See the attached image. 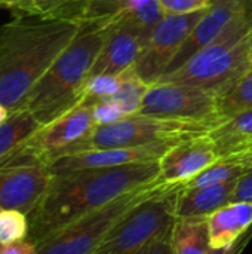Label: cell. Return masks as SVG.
<instances>
[{
  "label": "cell",
  "instance_id": "cell-29",
  "mask_svg": "<svg viewBox=\"0 0 252 254\" xmlns=\"http://www.w3.org/2000/svg\"><path fill=\"white\" fill-rule=\"evenodd\" d=\"M233 202H250L252 204V171L245 173L235 186Z\"/></svg>",
  "mask_w": 252,
  "mask_h": 254
},
{
  "label": "cell",
  "instance_id": "cell-18",
  "mask_svg": "<svg viewBox=\"0 0 252 254\" xmlns=\"http://www.w3.org/2000/svg\"><path fill=\"white\" fill-rule=\"evenodd\" d=\"M221 158L252 147V109L221 121L209 132Z\"/></svg>",
  "mask_w": 252,
  "mask_h": 254
},
{
  "label": "cell",
  "instance_id": "cell-20",
  "mask_svg": "<svg viewBox=\"0 0 252 254\" xmlns=\"http://www.w3.org/2000/svg\"><path fill=\"white\" fill-rule=\"evenodd\" d=\"M88 0H19L12 15H30L45 19H71L82 24Z\"/></svg>",
  "mask_w": 252,
  "mask_h": 254
},
{
  "label": "cell",
  "instance_id": "cell-30",
  "mask_svg": "<svg viewBox=\"0 0 252 254\" xmlns=\"http://www.w3.org/2000/svg\"><path fill=\"white\" fill-rule=\"evenodd\" d=\"M138 254H174L172 249V229L162 235L160 238L154 240L146 249H143Z\"/></svg>",
  "mask_w": 252,
  "mask_h": 254
},
{
  "label": "cell",
  "instance_id": "cell-35",
  "mask_svg": "<svg viewBox=\"0 0 252 254\" xmlns=\"http://www.w3.org/2000/svg\"><path fill=\"white\" fill-rule=\"evenodd\" d=\"M19 0H0V7H6V9H10L13 7Z\"/></svg>",
  "mask_w": 252,
  "mask_h": 254
},
{
  "label": "cell",
  "instance_id": "cell-25",
  "mask_svg": "<svg viewBox=\"0 0 252 254\" xmlns=\"http://www.w3.org/2000/svg\"><path fill=\"white\" fill-rule=\"evenodd\" d=\"M28 217L18 210H3L0 214V244H13L28 237Z\"/></svg>",
  "mask_w": 252,
  "mask_h": 254
},
{
  "label": "cell",
  "instance_id": "cell-8",
  "mask_svg": "<svg viewBox=\"0 0 252 254\" xmlns=\"http://www.w3.org/2000/svg\"><path fill=\"white\" fill-rule=\"evenodd\" d=\"M92 103L83 98L76 107L42 125L0 168L22 165H50L55 159L74 153L95 129Z\"/></svg>",
  "mask_w": 252,
  "mask_h": 254
},
{
  "label": "cell",
  "instance_id": "cell-23",
  "mask_svg": "<svg viewBox=\"0 0 252 254\" xmlns=\"http://www.w3.org/2000/svg\"><path fill=\"white\" fill-rule=\"evenodd\" d=\"M247 170L233 161L230 156H223L212 165H209L206 170H203L201 174L189 180L183 185L186 189H198V188H209V186H220L226 183H232L239 180Z\"/></svg>",
  "mask_w": 252,
  "mask_h": 254
},
{
  "label": "cell",
  "instance_id": "cell-21",
  "mask_svg": "<svg viewBox=\"0 0 252 254\" xmlns=\"http://www.w3.org/2000/svg\"><path fill=\"white\" fill-rule=\"evenodd\" d=\"M42 125L25 109L9 115L7 121L0 125V165L12 156Z\"/></svg>",
  "mask_w": 252,
  "mask_h": 254
},
{
  "label": "cell",
  "instance_id": "cell-10",
  "mask_svg": "<svg viewBox=\"0 0 252 254\" xmlns=\"http://www.w3.org/2000/svg\"><path fill=\"white\" fill-rule=\"evenodd\" d=\"M205 10L189 15H165L157 22L134 65V71L144 83L151 85L166 73Z\"/></svg>",
  "mask_w": 252,
  "mask_h": 254
},
{
  "label": "cell",
  "instance_id": "cell-5",
  "mask_svg": "<svg viewBox=\"0 0 252 254\" xmlns=\"http://www.w3.org/2000/svg\"><path fill=\"white\" fill-rule=\"evenodd\" d=\"M183 185H162L125 214L95 254H138L174 228L178 193Z\"/></svg>",
  "mask_w": 252,
  "mask_h": 254
},
{
  "label": "cell",
  "instance_id": "cell-36",
  "mask_svg": "<svg viewBox=\"0 0 252 254\" xmlns=\"http://www.w3.org/2000/svg\"><path fill=\"white\" fill-rule=\"evenodd\" d=\"M247 9H248V13L252 16V0H247Z\"/></svg>",
  "mask_w": 252,
  "mask_h": 254
},
{
  "label": "cell",
  "instance_id": "cell-33",
  "mask_svg": "<svg viewBox=\"0 0 252 254\" xmlns=\"http://www.w3.org/2000/svg\"><path fill=\"white\" fill-rule=\"evenodd\" d=\"M227 156H230L233 161L241 164L247 170V173L252 171V147L244 149L241 152H236V153H232V155H227Z\"/></svg>",
  "mask_w": 252,
  "mask_h": 254
},
{
  "label": "cell",
  "instance_id": "cell-27",
  "mask_svg": "<svg viewBox=\"0 0 252 254\" xmlns=\"http://www.w3.org/2000/svg\"><path fill=\"white\" fill-rule=\"evenodd\" d=\"M89 101L92 103V115H94V121H95L97 127L116 124L126 118V115L122 112V109L111 98L89 100Z\"/></svg>",
  "mask_w": 252,
  "mask_h": 254
},
{
  "label": "cell",
  "instance_id": "cell-26",
  "mask_svg": "<svg viewBox=\"0 0 252 254\" xmlns=\"http://www.w3.org/2000/svg\"><path fill=\"white\" fill-rule=\"evenodd\" d=\"M123 74H117V76L101 74V76L89 77L88 82H86V85H85L83 98L102 100V98H111V97H114L117 94V91L120 89V86H122Z\"/></svg>",
  "mask_w": 252,
  "mask_h": 254
},
{
  "label": "cell",
  "instance_id": "cell-22",
  "mask_svg": "<svg viewBox=\"0 0 252 254\" xmlns=\"http://www.w3.org/2000/svg\"><path fill=\"white\" fill-rule=\"evenodd\" d=\"M252 109V65L218 95L217 110L220 122Z\"/></svg>",
  "mask_w": 252,
  "mask_h": 254
},
{
  "label": "cell",
  "instance_id": "cell-28",
  "mask_svg": "<svg viewBox=\"0 0 252 254\" xmlns=\"http://www.w3.org/2000/svg\"><path fill=\"white\" fill-rule=\"evenodd\" d=\"M165 15H189L208 9L214 0H159Z\"/></svg>",
  "mask_w": 252,
  "mask_h": 254
},
{
  "label": "cell",
  "instance_id": "cell-2",
  "mask_svg": "<svg viewBox=\"0 0 252 254\" xmlns=\"http://www.w3.org/2000/svg\"><path fill=\"white\" fill-rule=\"evenodd\" d=\"M83 24L12 15L0 25V104L10 113L22 109L28 94Z\"/></svg>",
  "mask_w": 252,
  "mask_h": 254
},
{
  "label": "cell",
  "instance_id": "cell-4",
  "mask_svg": "<svg viewBox=\"0 0 252 254\" xmlns=\"http://www.w3.org/2000/svg\"><path fill=\"white\" fill-rule=\"evenodd\" d=\"M251 15H239L212 43L159 80L223 94L251 67Z\"/></svg>",
  "mask_w": 252,
  "mask_h": 254
},
{
  "label": "cell",
  "instance_id": "cell-13",
  "mask_svg": "<svg viewBox=\"0 0 252 254\" xmlns=\"http://www.w3.org/2000/svg\"><path fill=\"white\" fill-rule=\"evenodd\" d=\"M52 180L48 165L0 168V208L30 214L45 196Z\"/></svg>",
  "mask_w": 252,
  "mask_h": 254
},
{
  "label": "cell",
  "instance_id": "cell-3",
  "mask_svg": "<svg viewBox=\"0 0 252 254\" xmlns=\"http://www.w3.org/2000/svg\"><path fill=\"white\" fill-rule=\"evenodd\" d=\"M104 36V30L83 24L74 40L34 85L22 109L28 110L40 125L55 121L83 100L85 85Z\"/></svg>",
  "mask_w": 252,
  "mask_h": 254
},
{
  "label": "cell",
  "instance_id": "cell-31",
  "mask_svg": "<svg viewBox=\"0 0 252 254\" xmlns=\"http://www.w3.org/2000/svg\"><path fill=\"white\" fill-rule=\"evenodd\" d=\"M0 254H37V247L28 240H22L13 244H0Z\"/></svg>",
  "mask_w": 252,
  "mask_h": 254
},
{
  "label": "cell",
  "instance_id": "cell-19",
  "mask_svg": "<svg viewBox=\"0 0 252 254\" xmlns=\"http://www.w3.org/2000/svg\"><path fill=\"white\" fill-rule=\"evenodd\" d=\"M174 254H209L208 217H177L172 228Z\"/></svg>",
  "mask_w": 252,
  "mask_h": 254
},
{
  "label": "cell",
  "instance_id": "cell-11",
  "mask_svg": "<svg viewBox=\"0 0 252 254\" xmlns=\"http://www.w3.org/2000/svg\"><path fill=\"white\" fill-rule=\"evenodd\" d=\"M174 144L177 143H154L146 146L85 150L55 159L49 165V171L52 176H56V174H65L80 170L113 168V167L141 164V162H157Z\"/></svg>",
  "mask_w": 252,
  "mask_h": 254
},
{
  "label": "cell",
  "instance_id": "cell-34",
  "mask_svg": "<svg viewBox=\"0 0 252 254\" xmlns=\"http://www.w3.org/2000/svg\"><path fill=\"white\" fill-rule=\"evenodd\" d=\"M9 115H10V112H9L3 104H0V125H3V124L7 121Z\"/></svg>",
  "mask_w": 252,
  "mask_h": 254
},
{
  "label": "cell",
  "instance_id": "cell-37",
  "mask_svg": "<svg viewBox=\"0 0 252 254\" xmlns=\"http://www.w3.org/2000/svg\"><path fill=\"white\" fill-rule=\"evenodd\" d=\"M251 65H252V27H251Z\"/></svg>",
  "mask_w": 252,
  "mask_h": 254
},
{
  "label": "cell",
  "instance_id": "cell-7",
  "mask_svg": "<svg viewBox=\"0 0 252 254\" xmlns=\"http://www.w3.org/2000/svg\"><path fill=\"white\" fill-rule=\"evenodd\" d=\"M214 127L215 125L206 122L132 115L116 124L95 127L92 134L79 146L74 153L94 149L146 146L154 143H178L187 138L205 135Z\"/></svg>",
  "mask_w": 252,
  "mask_h": 254
},
{
  "label": "cell",
  "instance_id": "cell-24",
  "mask_svg": "<svg viewBox=\"0 0 252 254\" xmlns=\"http://www.w3.org/2000/svg\"><path fill=\"white\" fill-rule=\"evenodd\" d=\"M147 88H149V85L144 83L137 76L134 68H131L123 74L122 86L117 91V94L114 97H111V100L122 109V112L126 116L138 115Z\"/></svg>",
  "mask_w": 252,
  "mask_h": 254
},
{
  "label": "cell",
  "instance_id": "cell-38",
  "mask_svg": "<svg viewBox=\"0 0 252 254\" xmlns=\"http://www.w3.org/2000/svg\"><path fill=\"white\" fill-rule=\"evenodd\" d=\"M1 211H3V210H1V208H0V214H1Z\"/></svg>",
  "mask_w": 252,
  "mask_h": 254
},
{
  "label": "cell",
  "instance_id": "cell-14",
  "mask_svg": "<svg viewBox=\"0 0 252 254\" xmlns=\"http://www.w3.org/2000/svg\"><path fill=\"white\" fill-rule=\"evenodd\" d=\"M104 31V42L92 64L89 77L117 76L134 68L149 39L141 30L131 25H113Z\"/></svg>",
  "mask_w": 252,
  "mask_h": 254
},
{
  "label": "cell",
  "instance_id": "cell-15",
  "mask_svg": "<svg viewBox=\"0 0 252 254\" xmlns=\"http://www.w3.org/2000/svg\"><path fill=\"white\" fill-rule=\"evenodd\" d=\"M245 12H248L247 0H214V3L205 10V13L190 31L189 37L183 43L165 74L172 73L186 64L193 55L212 43L239 15Z\"/></svg>",
  "mask_w": 252,
  "mask_h": 254
},
{
  "label": "cell",
  "instance_id": "cell-12",
  "mask_svg": "<svg viewBox=\"0 0 252 254\" xmlns=\"http://www.w3.org/2000/svg\"><path fill=\"white\" fill-rule=\"evenodd\" d=\"M221 158L208 134L174 144L159 161L157 182L162 185H184Z\"/></svg>",
  "mask_w": 252,
  "mask_h": 254
},
{
  "label": "cell",
  "instance_id": "cell-32",
  "mask_svg": "<svg viewBox=\"0 0 252 254\" xmlns=\"http://www.w3.org/2000/svg\"><path fill=\"white\" fill-rule=\"evenodd\" d=\"M252 240V228L241 238L238 240L233 246L229 247H223V249H212L209 254H242L244 250L248 247V244L251 243Z\"/></svg>",
  "mask_w": 252,
  "mask_h": 254
},
{
  "label": "cell",
  "instance_id": "cell-16",
  "mask_svg": "<svg viewBox=\"0 0 252 254\" xmlns=\"http://www.w3.org/2000/svg\"><path fill=\"white\" fill-rule=\"evenodd\" d=\"M252 228V204L230 202L208 216L212 249L233 246Z\"/></svg>",
  "mask_w": 252,
  "mask_h": 254
},
{
  "label": "cell",
  "instance_id": "cell-6",
  "mask_svg": "<svg viewBox=\"0 0 252 254\" xmlns=\"http://www.w3.org/2000/svg\"><path fill=\"white\" fill-rule=\"evenodd\" d=\"M159 182L131 190L105 207L95 210L42 240L37 254H95L110 231L132 208L147 199Z\"/></svg>",
  "mask_w": 252,
  "mask_h": 254
},
{
  "label": "cell",
  "instance_id": "cell-17",
  "mask_svg": "<svg viewBox=\"0 0 252 254\" xmlns=\"http://www.w3.org/2000/svg\"><path fill=\"white\" fill-rule=\"evenodd\" d=\"M236 182L220 185V186L198 188V189L181 188L177 199L175 216L208 217L218 208L233 202V192H235Z\"/></svg>",
  "mask_w": 252,
  "mask_h": 254
},
{
  "label": "cell",
  "instance_id": "cell-9",
  "mask_svg": "<svg viewBox=\"0 0 252 254\" xmlns=\"http://www.w3.org/2000/svg\"><path fill=\"white\" fill-rule=\"evenodd\" d=\"M217 103L218 94L212 91L157 80L149 85L138 115L218 125Z\"/></svg>",
  "mask_w": 252,
  "mask_h": 254
},
{
  "label": "cell",
  "instance_id": "cell-1",
  "mask_svg": "<svg viewBox=\"0 0 252 254\" xmlns=\"http://www.w3.org/2000/svg\"><path fill=\"white\" fill-rule=\"evenodd\" d=\"M159 173L157 161L52 176L45 196L27 216L30 225L27 240L39 244L58 229L122 195L157 182Z\"/></svg>",
  "mask_w": 252,
  "mask_h": 254
}]
</instances>
